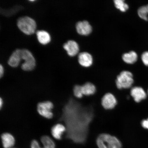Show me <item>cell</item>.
I'll return each mask as SVG.
<instances>
[{
    "mask_svg": "<svg viewBox=\"0 0 148 148\" xmlns=\"http://www.w3.org/2000/svg\"><path fill=\"white\" fill-rule=\"evenodd\" d=\"M99 148H122L121 142L115 136L106 134L99 135L97 139Z\"/></svg>",
    "mask_w": 148,
    "mask_h": 148,
    "instance_id": "1",
    "label": "cell"
},
{
    "mask_svg": "<svg viewBox=\"0 0 148 148\" xmlns=\"http://www.w3.org/2000/svg\"><path fill=\"white\" fill-rule=\"evenodd\" d=\"M17 25L18 29L22 32L27 35L33 34L35 32L36 27L34 20L27 16L18 18Z\"/></svg>",
    "mask_w": 148,
    "mask_h": 148,
    "instance_id": "2",
    "label": "cell"
},
{
    "mask_svg": "<svg viewBox=\"0 0 148 148\" xmlns=\"http://www.w3.org/2000/svg\"><path fill=\"white\" fill-rule=\"evenodd\" d=\"M133 75L130 72L123 71L121 72L116 77V86L118 88H128L134 83Z\"/></svg>",
    "mask_w": 148,
    "mask_h": 148,
    "instance_id": "3",
    "label": "cell"
},
{
    "mask_svg": "<svg viewBox=\"0 0 148 148\" xmlns=\"http://www.w3.org/2000/svg\"><path fill=\"white\" fill-rule=\"evenodd\" d=\"M22 60L25 62L22 64V69L25 71H32L36 66V60L31 52L27 49H21Z\"/></svg>",
    "mask_w": 148,
    "mask_h": 148,
    "instance_id": "4",
    "label": "cell"
},
{
    "mask_svg": "<svg viewBox=\"0 0 148 148\" xmlns=\"http://www.w3.org/2000/svg\"><path fill=\"white\" fill-rule=\"evenodd\" d=\"M53 107V103L51 102L46 101L39 103L37 107V110L40 115L44 118L50 119L53 116L51 110Z\"/></svg>",
    "mask_w": 148,
    "mask_h": 148,
    "instance_id": "5",
    "label": "cell"
},
{
    "mask_svg": "<svg viewBox=\"0 0 148 148\" xmlns=\"http://www.w3.org/2000/svg\"><path fill=\"white\" fill-rule=\"evenodd\" d=\"M76 29L77 32L82 36H88L92 31L91 25L86 20L77 22L76 25Z\"/></svg>",
    "mask_w": 148,
    "mask_h": 148,
    "instance_id": "6",
    "label": "cell"
},
{
    "mask_svg": "<svg viewBox=\"0 0 148 148\" xmlns=\"http://www.w3.org/2000/svg\"><path fill=\"white\" fill-rule=\"evenodd\" d=\"M117 101L115 97L112 94H105L101 100V104L106 110H111L115 107Z\"/></svg>",
    "mask_w": 148,
    "mask_h": 148,
    "instance_id": "7",
    "label": "cell"
},
{
    "mask_svg": "<svg viewBox=\"0 0 148 148\" xmlns=\"http://www.w3.org/2000/svg\"><path fill=\"white\" fill-rule=\"evenodd\" d=\"M64 49L65 50L68 55L73 57L79 53V47L77 42L73 40H69L63 45Z\"/></svg>",
    "mask_w": 148,
    "mask_h": 148,
    "instance_id": "8",
    "label": "cell"
},
{
    "mask_svg": "<svg viewBox=\"0 0 148 148\" xmlns=\"http://www.w3.org/2000/svg\"><path fill=\"white\" fill-rule=\"evenodd\" d=\"M78 58L79 64L83 67H89L93 63V58L92 56L86 52L79 53Z\"/></svg>",
    "mask_w": 148,
    "mask_h": 148,
    "instance_id": "9",
    "label": "cell"
},
{
    "mask_svg": "<svg viewBox=\"0 0 148 148\" xmlns=\"http://www.w3.org/2000/svg\"><path fill=\"white\" fill-rule=\"evenodd\" d=\"M131 95L134 98V100L137 103L146 99L147 94L143 89L140 87H134L131 90Z\"/></svg>",
    "mask_w": 148,
    "mask_h": 148,
    "instance_id": "10",
    "label": "cell"
},
{
    "mask_svg": "<svg viewBox=\"0 0 148 148\" xmlns=\"http://www.w3.org/2000/svg\"><path fill=\"white\" fill-rule=\"evenodd\" d=\"M21 60V49H16L9 57L8 64L12 67H16L19 65Z\"/></svg>",
    "mask_w": 148,
    "mask_h": 148,
    "instance_id": "11",
    "label": "cell"
},
{
    "mask_svg": "<svg viewBox=\"0 0 148 148\" xmlns=\"http://www.w3.org/2000/svg\"><path fill=\"white\" fill-rule=\"evenodd\" d=\"M66 130V127L61 124H57L52 127L51 129L52 135L57 140H60L63 133Z\"/></svg>",
    "mask_w": 148,
    "mask_h": 148,
    "instance_id": "12",
    "label": "cell"
},
{
    "mask_svg": "<svg viewBox=\"0 0 148 148\" xmlns=\"http://www.w3.org/2000/svg\"><path fill=\"white\" fill-rule=\"evenodd\" d=\"M1 138L3 147L11 148L13 147L15 140L12 134L9 133H4L2 134Z\"/></svg>",
    "mask_w": 148,
    "mask_h": 148,
    "instance_id": "13",
    "label": "cell"
},
{
    "mask_svg": "<svg viewBox=\"0 0 148 148\" xmlns=\"http://www.w3.org/2000/svg\"><path fill=\"white\" fill-rule=\"evenodd\" d=\"M36 34L38 42L42 45H46L51 41V36L47 31H37Z\"/></svg>",
    "mask_w": 148,
    "mask_h": 148,
    "instance_id": "14",
    "label": "cell"
},
{
    "mask_svg": "<svg viewBox=\"0 0 148 148\" xmlns=\"http://www.w3.org/2000/svg\"><path fill=\"white\" fill-rule=\"evenodd\" d=\"M138 55L136 52L131 51L123 54L122 58L124 62L128 64H133L137 60Z\"/></svg>",
    "mask_w": 148,
    "mask_h": 148,
    "instance_id": "15",
    "label": "cell"
},
{
    "mask_svg": "<svg viewBox=\"0 0 148 148\" xmlns=\"http://www.w3.org/2000/svg\"><path fill=\"white\" fill-rule=\"evenodd\" d=\"M82 89L83 95L89 96L95 93L96 88L93 84L87 82L82 86Z\"/></svg>",
    "mask_w": 148,
    "mask_h": 148,
    "instance_id": "16",
    "label": "cell"
},
{
    "mask_svg": "<svg viewBox=\"0 0 148 148\" xmlns=\"http://www.w3.org/2000/svg\"><path fill=\"white\" fill-rule=\"evenodd\" d=\"M41 141L43 145V147H41V148H55L54 142L49 136H44L42 137Z\"/></svg>",
    "mask_w": 148,
    "mask_h": 148,
    "instance_id": "17",
    "label": "cell"
},
{
    "mask_svg": "<svg viewBox=\"0 0 148 148\" xmlns=\"http://www.w3.org/2000/svg\"><path fill=\"white\" fill-rule=\"evenodd\" d=\"M114 3L116 8L123 12H125L129 8L128 5L124 0H114Z\"/></svg>",
    "mask_w": 148,
    "mask_h": 148,
    "instance_id": "18",
    "label": "cell"
},
{
    "mask_svg": "<svg viewBox=\"0 0 148 148\" xmlns=\"http://www.w3.org/2000/svg\"><path fill=\"white\" fill-rule=\"evenodd\" d=\"M138 15L143 20H148V5L140 7L138 11Z\"/></svg>",
    "mask_w": 148,
    "mask_h": 148,
    "instance_id": "19",
    "label": "cell"
},
{
    "mask_svg": "<svg viewBox=\"0 0 148 148\" xmlns=\"http://www.w3.org/2000/svg\"><path fill=\"white\" fill-rule=\"evenodd\" d=\"M74 94L75 97L78 98H81L83 95L82 89V86L76 85L74 87Z\"/></svg>",
    "mask_w": 148,
    "mask_h": 148,
    "instance_id": "20",
    "label": "cell"
},
{
    "mask_svg": "<svg viewBox=\"0 0 148 148\" xmlns=\"http://www.w3.org/2000/svg\"><path fill=\"white\" fill-rule=\"evenodd\" d=\"M141 59L143 64L148 66V51L144 52L141 56Z\"/></svg>",
    "mask_w": 148,
    "mask_h": 148,
    "instance_id": "21",
    "label": "cell"
},
{
    "mask_svg": "<svg viewBox=\"0 0 148 148\" xmlns=\"http://www.w3.org/2000/svg\"><path fill=\"white\" fill-rule=\"evenodd\" d=\"M31 148H41L38 142L36 140H33L31 143Z\"/></svg>",
    "mask_w": 148,
    "mask_h": 148,
    "instance_id": "22",
    "label": "cell"
},
{
    "mask_svg": "<svg viewBox=\"0 0 148 148\" xmlns=\"http://www.w3.org/2000/svg\"><path fill=\"white\" fill-rule=\"evenodd\" d=\"M141 125L144 128L148 130V118L147 119L143 120L142 122Z\"/></svg>",
    "mask_w": 148,
    "mask_h": 148,
    "instance_id": "23",
    "label": "cell"
},
{
    "mask_svg": "<svg viewBox=\"0 0 148 148\" xmlns=\"http://www.w3.org/2000/svg\"><path fill=\"white\" fill-rule=\"evenodd\" d=\"M4 73V69L2 65L1 64L0 65V77H3Z\"/></svg>",
    "mask_w": 148,
    "mask_h": 148,
    "instance_id": "24",
    "label": "cell"
},
{
    "mask_svg": "<svg viewBox=\"0 0 148 148\" xmlns=\"http://www.w3.org/2000/svg\"><path fill=\"white\" fill-rule=\"evenodd\" d=\"M3 104V99H2L1 98V99H0V107H1V108L2 107Z\"/></svg>",
    "mask_w": 148,
    "mask_h": 148,
    "instance_id": "25",
    "label": "cell"
},
{
    "mask_svg": "<svg viewBox=\"0 0 148 148\" xmlns=\"http://www.w3.org/2000/svg\"></svg>",
    "mask_w": 148,
    "mask_h": 148,
    "instance_id": "26",
    "label": "cell"
}]
</instances>
